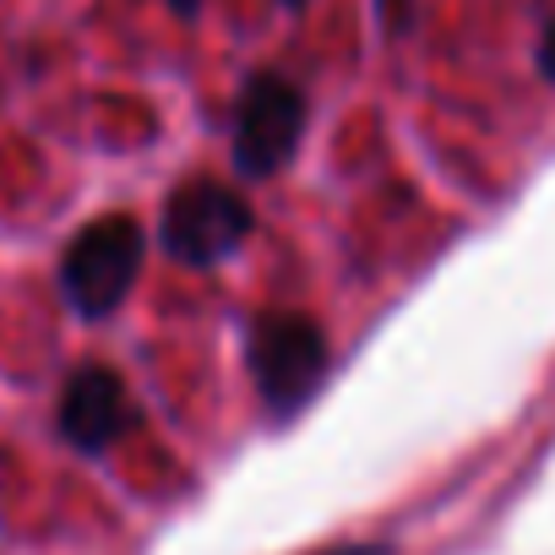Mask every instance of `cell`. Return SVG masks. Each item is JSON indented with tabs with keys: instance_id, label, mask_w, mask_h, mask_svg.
Returning a JSON list of instances; mask_svg holds the SVG:
<instances>
[{
	"instance_id": "3957f363",
	"label": "cell",
	"mask_w": 555,
	"mask_h": 555,
	"mask_svg": "<svg viewBox=\"0 0 555 555\" xmlns=\"http://www.w3.org/2000/svg\"><path fill=\"white\" fill-rule=\"evenodd\" d=\"M300 137H306V93L278 72L250 77L234 104V137H229L234 169L245 180H272L300 147Z\"/></svg>"
},
{
	"instance_id": "277c9868",
	"label": "cell",
	"mask_w": 555,
	"mask_h": 555,
	"mask_svg": "<svg viewBox=\"0 0 555 555\" xmlns=\"http://www.w3.org/2000/svg\"><path fill=\"white\" fill-rule=\"evenodd\" d=\"M250 229H256L250 202L223 180H185L164 202V250L185 267L223 261Z\"/></svg>"
},
{
	"instance_id": "9c48e42d",
	"label": "cell",
	"mask_w": 555,
	"mask_h": 555,
	"mask_svg": "<svg viewBox=\"0 0 555 555\" xmlns=\"http://www.w3.org/2000/svg\"><path fill=\"white\" fill-rule=\"evenodd\" d=\"M284 7H306V0H284Z\"/></svg>"
},
{
	"instance_id": "5b68a950",
	"label": "cell",
	"mask_w": 555,
	"mask_h": 555,
	"mask_svg": "<svg viewBox=\"0 0 555 555\" xmlns=\"http://www.w3.org/2000/svg\"><path fill=\"white\" fill-rule=\"evenodd\" d=\"M55 425H61V436H66L77 452L99 457V452H109V447L137 425V403H131L126 382H120L109 365H77V371L66 376V387H61V414H55Z\"/></svg>"
},
{
	"instance_id": "7a4b0ae2",
	"label": "cell",
	"mask_w": 555,
	"mask_h": 555,
	"mask_svg": "<svg viewBox=\"0 0 555 555\" xmlns=\"http://www.w3.org/2000/svg\"><path fill=\"white\" fill-rule=\"evenodd\" d=\"M245 360H250V382H256V398L272 420H284L295 409H306L327 376V338L311 317L300 311H267L250 322V338H245Z\"/></svg>"
},
{
	"instance_id": "52a82bcc",
	"label": "cell",
	"mask_w": 555,
	"mask_h": 555,
	"mask_svg": "<svg viewBox=\"0 0 555 555\" xmlns=\"http://www.w3.org/2000/svg\"><path fill=\"white\" fill-rule=\"evenodd\" d=\"M317 555H392V544H333V550H317Z\"/></svg>"
},
{
	"instance_id": "8992f818",
	"label": "cell",
	"mask_w": 555,
	"mask_h": 555,
	"mask_svg": "<svg viewBox=\"0 0 555 555\" xmlns=\"http://www.w3.org/2000/svg\"><path fill=\"white\" fill-rule=\"evenodd\" d=\"M539 72L555 82V23L544 28V39H539Z\"/></svg>"
},
{
	"instance_id": "ba28073f",
	"label": "cell",
	"mask_w": 555,
	"mask_h": 555,
	"mask_svg": "<svg viewBox=\"0 0 555 555\" xmlns=\"http://www.w3.org/2000/svg\"><path fill=\"white\" fill-rule=\"evenodd\" d=\"M169 7H175V12H180V17H191V12H196V7H202V0H169Z\"/></svg>"
},
{
	"instance_id": "6da1fadb",
	"label": "cell",
	"mask_w": 555,
	"mask_h": 555,
	"mask_svg": "<svg viewBox=\"0 0 555 555\" xmlns=\"http://www.w3.org/2000/svg\"><path fill=\"white\" fill-rule=\"evenodd\" d=\"M142 223L126 212H104L88 229L72 234V245L61 250V295L77 317L104 322L120 311V300L131 295V284L142 278Z\"/></svg>"
}]
</instances>
